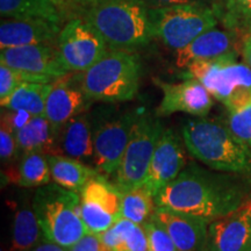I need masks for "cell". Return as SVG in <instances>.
<instances>
[{
  "label": "cell",
  "instance_id": "cell-32",
  "mask_svg": "<svg viewBox=\"0 0 251 251\" xmlns=\"http://www.w3.org/2000/svg\"><path fill=\"white\" fill-rule=\"evenodd\" d=\"M67 24L74 19L83 18L96 0H50Z\"/></svg>",
  "mask_w": 251,
  "mask_h": 251
},
{
  "label": "cell",
  "instance_id": "cell-6",
  "mask_svg": "<svg viewBox=\"0 0 251 251\" xmlns=\"http://www.w3.org/2000/svg\"><path fill=\"white\" fill-rule=\"evenodd\" d=\"M150 21L153 37L176 51L218 25L212 6L199 1L150 8Z\"/></svg>",
  "mask_w": 251,
  "mask_h": 251
},
{
  "label": "cell",
  "instance_id": "cell-3",
  "mask_svg": "<svg viewBox=\"0 0 251 251\" xmlns=\"http://www.w3.org/2000/svg\"><path fill=\"white\" fill-rule=\"evenodd\" d=\"M83 19L108 49L134 51L153 37L150 8L143 0H96Z\"/></svg>",
  "mask_w": 251,
  "mask_h": 251
},
{
  "label": "cell",
  "instance_id": "cell-20",
  "mask_svg": "<svg viewBox=\"0 0 251 251\" xmlns=\"http://www.w3.org/2000/svg\"><path fill=\"white\" fill-rule=\"evenodd\" d=\"M58 155L86 162L93 158V129L84 113L69 120L57 135Z\"/></svg>",
  "mask_w": 251,
  "mask_h": 251
},
{
  "label": "cell",
  "instance_id": "cell-31",
  "mask_svg": "<svg viewBox=\"0 0 251 251\" xmlns=\"http://www.w3.org/2000/svg\"><path fill=\"white\" fill-rule=\"evenodd\" d=\"M227 125L240 140L251 148V105L236 113H229Z\"/></svg>",
  "mask_w": 251,
  "mask_h": 251
},
{
  "label": "cell",
  "instance_id": "cell-10",
  "mask_svg": "<svg viewBox=\"0 0 251 251\" xmlns=\"http://www.w3.org/2000/svg\"><path fill=\"white\" fill-rule=\"evenodd\" d=\"M80 215L87 233L100 234L122 218V191L100 175L80 191Z\"/></svg>",
  "mask_w": 251,
  "mask_h": 251
},
{
  "label": "cell",
  "instance_id": "cell-7",
  "mask_svg": "<svg viewBox=\"0 0 251 251\" xmlns=\"http://www.w3.org/2000/svg\"><path fill=\"white\" fill-rule=\"evenodd\" d=\"M163 130V125L153 115L139 113L131 129L129 142L115 174V185L122 192L143 185Z\"/></svg>",
  "mask_w": 251,
  "mask_h": 251
},
{
  "label": "cell",
  "instance_id": "cell-36",
  "mask_svg": "<svg viewBox=\"0 0 251 251\" xmlns=\"http://www.w3.org/2000/svg\"><path fill=\"white\" fill-rule=\"evenodd\" d=\"M69 251H109L103 247L99 234L87 233L78 242L69 248Z\"/></svg>",
  "mask_w": 251,
  "mask_h": 251
},
{
  "label": "cell",
  "instance_id": "cell-16",
  "mask_svg": "<svg viewBox=\"0 0 251 251\" xmlns=\"http://www.w3.org/2000/svg\"><path fill=\"white\" fill-rule=\"evenodd\" d=\"M205 251H251V197L209 224Z\"/></svg>",
  "mask_w": 251,
  "mask_h": 251
},
{
  "label": "cell",
  "instance_id": "cell-25",
  "mask_svg": "<svg viewBox=\"0 0 251 251\" xmlns=\"http://www.w3.org/2000/svg\"><path fill=\"white\" fill-rule=\"evenodd\" d=\"M0 14L2 19H46L65 25L50 0H0Z\"/></svg>",
  "mask_w": 251,
  "mask_h": 251
},
{
  "label": "cell",
  "instance_id": "cell-29",
  "mask_svg": "<svg viewBox=\"0 0 251 251\" xmlns=\"http://www.w3.org/2000/svg\"><path fill=\"white\" fill-rule=\"evenodd\" d=\"M13 179L21 187H41L49 184L51 172L46 153H24Z\"/></svg>",
  "mask_w": 251,
  "mask_h": 251
},
{
  "label": "cell",
  "instance_id": "cell-15",
  "mask_svg": "<svg viewBox=\"0 0 251 251\" xmlns=\"http://www.w3.org/2000/svg\"><path fill=\"white\" fill-rule=\"evenodd\" d=\"M90 101L92 100L81 89L77 72H69L51 83L43 115L58 135L59 129L69 120L86 111Z\"/></svg>",
  "mask_w": 251,
  "mask_h": 251
},
{
  "label": "cell",
  "instance_id": "cell-1",
  "mask_svg": "<svg viewBox=\"0 0 251 251\" xmlns=\"http://www.w3.org/2000/svg\"><path fill=\"white\" fill-rule=\"evenodd\" d=\"M249 178L215 174L191 164L155 197L157 208L194 215L211 224L237 209L249 198Z\"/></svg>",
  "mask_w": 251,
  "mask_h": 251
},
{
  "label": "cell",
  "instance_id": "cell-30",
  "mask_svg": "<svg viewBox=\"0 0 251 251\" xmlns=\"http://www.w3.org/2000/svg\"><path fill=\"white\" fill-rule=\"evenodd\" d=\"M143 228L148 237L149 251H178L165 228L152 218L143 225Z\"/></svg>",
  "mask_w": 251,
  "mask_h": 251
},
{
  "label": "cell",
  "instance_id": "cell-19",
  "mask_svg": "<svg viewBox=\"0 0 251 251\" xmlns=\"http://www.w3.org/2000/svg\"><path fill=\"white\" fill-rule=\"evenodd\" d=\"M236 39L230 31L212 28L194 39L185 48L176 51V65L179 69H186L193 62L214 59L236 52Z\"/></svg>",
  "mask_w": 251,
  "mask_h": 251
},
{
  "label": "cell",
  "instance_id": "cell-17",
  "mask_svg": "<svg viewBox=\"0 0 251 251\" xmlns=\"http://www.w3.org/2000/svg\"><path fill=\"white\" fill-rule=\"evenodd\" d=\"M63 26L46 19H2L0 49L31 45L57 47Z\"/></svg>",
  "mask_w": 251,
  "mask_h": 251
},
{
  "label": "cell",
  "instance_id": "cell-11",
  "mask_svg": "<svg viewBox=\"0 0 251 251\" xmlns=\"http://www.w3.org/2000/svg\"><path fill=\"white\" fill-rule=\"evenodd\" d=\"M139 112H128L100 121L93 129V168L105 177L117 174Z\"/></svg>",
  "mask_w": 251,
  "mask_h": 251
},
{
  "label": "cell",
  "instance_id": "cell-13",
  "mask_svg": "<svg viewBox=\"0 0 251 251\" xmlns=\"http://www.w3.org/2000/svg\"><path fill=\"white\" fill-rule=\"evenodd\" d=\"M183 142L172 128L162 131L143 183L153 197L175 180L186 166L187 159Z\"/></svg>",
  "mask_w": 251,
  "mask_h": 251
},
{
  "label": "cell",
  "instance_id": "cell-28",
  "mask_svg": "<svg viewBox=\"0 0 251 251\" xmlns=\"http://www.w3.org/2000/svg\"><path fill=\"white\" fill-rule=\"evenodd\" d=\"M155 211V197L144 185L122 192V218L143 226Z\"/></svg>",
  "mask_w": 251,
  "mask_h": 251
},
{
  "label": "cell",
  "instance_id": "cell-38",
  "mask_svg": "<svg viewBox=\"0 0 251 251\" xmlns=\"http://www.w3.org/2000/svg\"><path fill=\"white\" fill-rule=\"evenodd\" d=\"M30 251H69L68 248L59 246L57 243L50 242L48 240H45L43 242H40L36 247H34Z\"/></svg>",
  "mask_w": 251,
  "mask_h": 251
},
{
  "label": "cell",
  "instance_id": "cell-21",
  "mask_svg": "<svg viewBox=\"0 0 251 251\" xmlns=\"http://www.w3.org/2000/svg\"><path fill=\"white\" fill-rule=\"evenodd\" d=\"M18 152H42L58 155L57 134L45 115L33 117L30 121L15 134Z\"/></svg>",
  "mask_w": 251,
  "mask_h": 251
},
{
  "label": "cell",
  "instance_id": "cell-27",
  "mask_svg": "<svg viewBox=\"0 0 251 251\" xmlns=\"http://www.w3.org/2000/svg\"><path fill=\"white\" fill-rule=\"evenodd\" d=\"M43 235L33 208L23 206L17 209L12 229L11 251H30L40 243Z\"/></svg>",
  "mask_w": 251,
  "mask_h": 251
},
{
  "label": "cell",
  "instance_id": "cell-23",
  "mask_svg": "<svg viewBox=\"0 0 251 251\" xmlns=\"http://www.w3.org/2000/svg\"><path fill=\"white\" fill-rule=\"evenodd\" d=\"M99 236L103 247L109 251H149L148 237L143 226L128 219L121 218Z\"/></svg>",
  "mask_w": 251,
  "mask_h": 251
},
{
  "label": "cell",
  "instance_id": "cell-12",
  "mask_svg": "<svg viewBox=\"0 0 251 251\" xmlns=\"http://www.w3.org/2000/svg\"><path fill=\"white\" fill-rule=\"evenodd\" d=\"M0 63L21 72L25 80L31 83L50 84L69 74L56 46L31 45L1 49Z\"/></svg>",
  "mask_w": 251,
  "mask_h": 251
},
{
  "label": "cell",
  "instance_id": "cell-39",
  "mask_svg": "<svg viewBox=\"0 0 251 251\" xmlns=\"http://www.w3.org/2000/svg\"><path fill=\"white\" fill-rule=\"evenodd\" d=\"M242 54L247 65L251 69V35H248L242 42Z\"/></svg>",
  "mask_w": 251,
  "mask_h": 251
},
{
  "label": "cell",
  "instance_id": "cell-9",
  "mask_svg": "<svg viewBox=\"0 0 251 251\" xmlns=\"http://www.w3.org/2000/svg\"><path fill=\"white\" fill-rule=\"evenodd\" d=\"M183 78L200 81L221 102H225L235 90L251 87V69L247 64L236 62V52L191 63L185 69Z\"/></svg>",
  "mask_w": 251,
  "mask_h": 251
},
{
  "label": "cell",
  "instance_id": "cell-37",
  "mask_svg": "<svg viewBox=\"0 0 251 251\" xmlns=\"http://www.w3.org/2000/svg\"><path fill=\"white\" fill-rule=\"evenodd\" d=\"M149 8L166 7V6H174L179 4H187V2L197 1V0H143Z\"/></svg>",
  "mask_w": 251,
  "mask_h": 251
},
{
  "label": "cell",
  "instance_id": "cell-33",
  "mask_svg": "<svg viewBox=\"0 0 251 251\" xmlns=\"http://www.w3.org/2000/svg\"><path fill=\"white\" fill-rule=\"evenodd\" d=\"M24 81L21 72L0 63V101L7 99Z\"/></svg>",
  "mask_w": 251,
  "mask_h": 251
},
{
  "label": "cell",
  "instance_id": "cell-4",
  "mask_svg": "<svg viewBox=\"0 0 251 251\" xmlns=\"http://www.w3.org/2000/svg\"><path fill=\"white\" fill-rule=\"evenodd\" d=\"M81 89L92 101H128L140 87L141 62L128 50L108 51L83 72H77Z\"/></svg>",
  "mask_w": 251,
  "mask_h": 251
},
{
  "label": "cell",
  "instance_id": "cell-8",
  "mask_svg": "<svg viewBox=\"0 0 251 251\" xmlns=\"http://www.w3.org/2000/svg\"><path fill=\"white\" fill-rule=\"evenodd\" d=\"M59 58L68 72H83L108 51L101 35L83 18L64 25L57 41Z\"/></svg>",
  "mask_w": 251,
  "mask_h": 251
},
{
  "label": "cell",
  "instance_id": "cell-18",
  "mask_svg": "<svg viewBox=\"0 0 251 251\" xmlns=\"http://www.w3.org/2000/svg\"><path fill=\"white\" fill-rule=\"evenodd\" d=\"M152 219L165 228L178 251H205L209 222L202 218L157 208Z\"/></svg>",
  "mask_w": 251,
  "mask_h": 251
},
{
  "label": "cell",
  "instance_id": "cell-35",
  "mask_svg": "<svg viewBox=\"0 0 251 251\" xmlns=\"http://www.w3.org/2000/svg\"><path fill=\"white\" fill-rule=\"evenodd\" d=\"M18 153V143L15 134L4 125L0 128V157L6 163L13 159Z\"/></svg>",
  "mask_w": 251,
  "mask_h": 251
},
{
  "label": "cell",
  "instance_id": "cell-14",
  "mask_svg": "<svg viewBox=\"0 0 251 251\" xmlns=\"http://www.w3.org/2000/svg\"><path fill=\"white\" fill-rule=\"evenodd\" d=\"M162 90L163 98L156 109V117H169L181 112L205 118L213 107L212 94L197 79H185L180 83H166L155 79Z\"/></svg>",
  "mask_w": 251,
  "mask_h": 251
},
{
  "label": "cell",
  "instance_id": "cell-5",
  "mask_svg": "<svg viewBox=\"0 0 251 251\" xmlns=\"http://www.w3.org/2000/svg\"><path fill=\"white\" fill-rule=\"evenodd\" d=\"M33 209L42 229L43 238L64 248L75 246L87 234L80 215V193L57 184L37 188Z\"/></svg>",
  "mask_w": 251,
  "mask_h": 251
},
{
  "label": "cell",
  "instance_id": "cell-34",
  "mask_svg": "<svg viewBox=\"0 0 251 251\" xmlns=\"http://www.w3.org/2000/svg\"><path fill=\"white\" fill-rule=\"evenodd\" d=\"M6 109V108H5ZM34 115L23 109H6L1 112V125L6 126L14 134L24 128Z\"/></svg>",
  "mask_w": 251,
  "mask_h": 251
},
{
  "label": "cell",
  "instance_id": "cell-24",
  "mask_svg": "<svg viewBox=\"0 0 251 251\" xmlns=\"http://www.w3.org/2000/svg\"><path fill=\"white\" fill-rule=\"evenodd\" d=\"M212 7L220 23L242 42L251 35V0H214Z\"/></svg>",
  "mask_w": 251,
  "mask_h": 251
},
{
  "label": "cell",
  "instance_id": "cell-2",
  "mask_svg": "<svg viewBox=\"0 0 251 251\" xmlns=\"http://www.w3.org/2000/svg\"><path fill=\"white\" fill-rule=\"evenodd\" d=\"M183 141L194 158L215 170L251 179V148L235 135L227 124L206 118L187 120Z\"/></svg>",
  "mask_w": 251,
  "mask_h": 251
},
{
  "label": "cell",
  "instance_id": "cell-26",
  "mask_svg": "<svg viewBox=\"0 0 251 251\" xmlns=\"http://www.w3.org/2000/svg\"><path fill=\"white\" fill-rule=\"evenodd\" d=\"M51 87L50 84L24 81L7 99L0 101L2 108L23 109L34 117L45 114L47 97Z\"/></svg>",
  "mask_w": 251,
  "mask_h": 251
},
{
  "label": "cell",
  "instance_id": "cell-22",
  "mask_svg": "<svg viewBox=\"0 0 251 251\" xmlns=\"http://www.w3.org/2000/svg\"><path fill=\"white\" fill-rule=\"evenodd\" d=\"M51 180L67 190L80 192L81 188L100 174L85 163L63 155H47Z\"/></svg>",
  "mask_w": 251,
  "mask_h": 251
}]
</instances>
